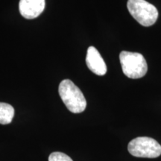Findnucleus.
Returning a JSON list of instances; mask_svg holds the SVG:
<instances>
[{"label":"nucleus","instance_id":"obj_4","mask_svg":"<svg viewBox=\"0 0 161 161\" xmlns=\"http://www.w3.org/2000/svg\"><path fill=\"white\" fill-rule=\"evenodd\" d=\"M128 152L137 158H156L161 154V146L154 139L140 136L132 140L128 143Z\"/></svg>","mask_w":161,"mask_h":161},{"label":"nucleus","instance_id":"obj_1","mask_svg":"<svg viewBox=\"0 0 161 161\" xmlns=\"http://www.w3.org/2000/svg\"><path fill=\"white\" fill-rule=\"evenodd\" d=\"M58 92L67 109L73 114H80L86 109V101L83 92L71 80H62Z\"/></svg>","mask_w":161,"mask_h":161},{"label":"nucleus","instance_id":"obj_3","mask_svg":"<svg viewBox=\"0 0 161 161\" xmlns=\"http://www.w3.org/2000/svg\"><path fill=\"white\" fill-rule=\"evenodd\" d=\"M127 8L130 15L145 27L154 25L158 19V9L146 0H128Z\"/></svg>","mask_w":161,"mask_h":161},{"label":"nucleus","instance_id":"obj_5","mask_svg":"<svg viewBox=\"0 0 161 161\" xmlns=\"http://www.w3.org/2000/svg\"><path fill=\"white\" fill-rule=\"evenodd\" d=\"M45 5V0H20L19 13L25 19H35L43 13Z\"/></svg>","mask_w":161,"mask_h":161},{"label":"nucleus","instance_id":"obj_6","mask_svg":"<svg viewBox=\"0 0 161 161\" xmlns=\"http://www.w3.org/2000/svg\"><path fill=\"white\" fill-rule=\"evenodd\" d=\"M86 64L89 69L98 75H104L107 72V66L100 53L94 46H90L87 49Z\"/></svg>","mask_w":161,"mask_h":161},{"label":"nucleus","instance_id":"obj_8","mask_svg":"<svg viewBox=\"0 0 161 161\" xmlns=\"http://www.w3.org/2000/svg\"><path fill=\"white\" fill-rule=\"evenodd\" d=\"M49 161H73L72 158L62 152H53L49 157Z\"/></svg>","mask_w":161,"mask_h":161},{"label":"nucleus","instance_id":"obj_2","mask_svg":"<svg viewBox=\"0 0 161 161\" xmlns=\"http://www.w3.org/2000/svg\"><path fill=\"white\" fill-rule=\"evenodd\" d=\"M119 60L123 73L132 79L142 78L148 71L147 62L142 54L122 51Z\"/></svg>","mask_w":161,"mask_h":161},{"label":"nucleus","instance_id":"obj_7","mask_svg":"<svg viewBox=\"0 0 161 161\" xmlns=\"http://www.w3.org/2000/svg\"><path fill=\"white\" fill-rule=\"evenodd\" d=\"M14 116V109L11 104L0 102V124L11 123Z\"/></svg>","mask_w":161,"mask_h":161}]
</instances>
